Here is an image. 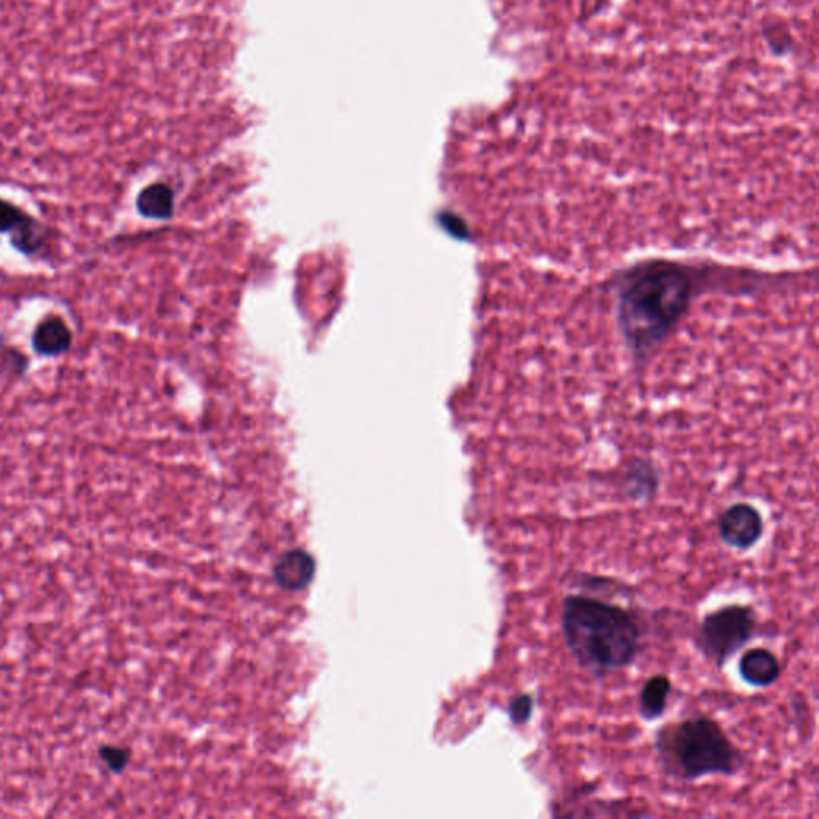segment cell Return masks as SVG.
Masks as SVG:
<instances>
[{"instance_id": "1", "label": "cell", "mask_w": 819, "mask_h": 819, "mask_svg": "<svg viewBox=\"0 0 819 819\" xmlns=\"http://www.w3.org/2000/svg\"><path fill=\"white\" fill-rule=\"evenodd\" d=\"M560 628L573 660L597 677L629 668L642 652L644 631L636 613L588 594L562 600Z\"/></svg>"}, {"instance_id": "2", "label": "cell", "mask_w": 819, "mask_h": 819, "mask_svg": "<svg viewBox=\"0 0 819 819\" xmlns=\"http://www.w3.org/2000/svg\"><path fill=\"white\" fill-rule=\"evenodd\" d=\"M655 752L664 775L682 783L736 775L743 762L724 727L704 714L664 725L656 733Z\"/></svg>"}, {"instance_id": "3", "label": "cell", "mask_w": 819, "mask_h": 819, "mask_svg": "<svg viewBox=\"0 0 819 819\" xmlns=\"http://www.w3.org/2000/svg\"><path fill=\"white\" fill-rule=\"evenodd\" d=\"M757 632L756 612L748 605L733 604L714 610L701 620L695 645L706 660L717 669L754 639Z\"/></svg>"}, {"instance_id": "4", "label": "cell", "mask_w": 819, "mask_h": 819, "mask_svg": "<svg viewBox=\"0 0 819 819\" xmlns=\"http://www.w3.org/2000/svg\"><path fill=\"white\" fill-rule=\"evenodd\" d=\"M717 530L728 548L748 551L764 536V517L752 504L736 503L720 516Z\"/></svg>"}, {"instance_id": "5", "label": "cell", "mask_w": 819, "mask_h": 819, "mask_svg": "<svg viewBox=\"0 0 819 819\" xmlns=\"http://www.w3.org/2000/svg\"><path fill=\"white\" fill-rule=\"evenodd\" d=\"M660 485L661 476L656 464L647 458H634L624 471L621 490L631 503H648L655 498Z\"/></svg>"}, {"instance_id": "6", "label": "cell", "mask_w": 819, "mask_h": 819, "mask_svg": "<svg viewBox=\"0 0 819 819\" xmlns=\"http://www.w3.org/2000/svg\"><path fill=\"white\" fill-rule=\"evenodd\" d=\"M740 676L746 684L756 688H767L778 682L781 663L775 653L768 648H751L741 656Z\"/></svg>"}, {"instance_id": "7", "label": "cell", "mask_w": 819, "mask_h": 819, "mask_svg": "<svg viewBox=\"0 0 819 819\" xmlns=\"http://www.w3.org/2000/svg\"><path fill=\"white\" fill-rule=\"evenodd\" d=\"M314 572H316L314 559L301 549L285 552L274 567L277 583L288 591H300L309 586Z\"/></svg>"}, {"instance_id": "8", "label": "cell", "mask_w": 819, "mask_h": 819, "mask_svg": "<svg viewBox=\"0 0 819 819\" xmlns=\"http://www.w3.org/2000/svg\"><path fill=\"white\" fill-rule=\"evenodd\" d=\"M32 349L39 356H61L71 348L72 332L61 317L50 316L42 320L32 333Z\"/></svg>"}, {"instance_id": "9", "label": "cell", "mask_w": 819, "mask_h": 819, "mask_svg": "<svg viewBox=\"0 0 819 819\" xmlns=\"http://www.w3.org/2000/svg\"><path fill=\"white\" fill-rule=\"evenodd\" d=\"M671 692L672 682L668 676L658 674V676L650 677L639 693V716L645 722L660 719L668 709Z\"/></svg>"}, {"instance_id": "10", "label": "cell", "mask_w": 819, "mask_h": 819, "mask_svg": "<svg viewBox=\"0 0 819 819\" xmlns=\"http://www.w3.org/2000/svg\"><path fill=\"white\" fill-rule=\"evenodd\" d=\"M136 208L146 218L164 220L173 212V192L165 184H151L140 192Z\"/></svg>"}, {"instance_id": "11", "label": "cell", "mask_w": 819, "mask_h": 819, "mask_svg": "<svg viewBox=\"0 0 819 819\" xmlns=\"http://www.w3.org/2000/svg\"><path fill=\"white\" fill-rule=\"evenodd\" d=\"M45 236L44 228L39 221L34 220L28 215V218L12 232V245L18 252L24 255H34L39 253L40 248L44 247Z\"/></svg>"}, {"instance_id": "12", "label": "cell", "mask_w": 819, "mask_h": 819, "mask_svg": "<svg viewBox=\"0 0 819 819\" xmlns=\"http://www.w3.org/2000/svg\"><path fill=\"white\" fill-rule=\"evenodd\" d=\"M98 759L112 775H120L127 770L132 760V751L117 744H103L98 748Z\"/></svg>"}, {"instance_id": "13", "label": "cell", "mask_w": 819, "mask_h": 819, "mask_svg": "<svg viewBox=\"0 0 819 819\" xmlns=\"http://www.w3.org/2000/svg\"><path fill=\"white\" fill-rule=\"evenodd\" d=\"M535 711V698L530 693H519L512 696L508 704V717L517 727L528 724Z\"/></svg>"}, {"instance_id": "14", "label": "cell", "mask_w": 819, "mask_h": 819, "mask_svg": "<svg viewBox=\"0 0 819 819\" xmlns=\"http://www.w3.org/2000/svg\"><path fill=\"white\" fill-rule=\"evenodd\" d=\"M26 218L28 213H24L12 202L0 199V234H12Z\"/></svg>"}]
</instances>
